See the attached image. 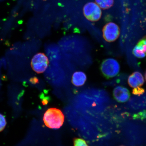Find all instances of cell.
Segmentation results:
<instances>
[{
	"label": "cell",
	"mask_w": 146,
	"mask_h": 146,
	"mask_svg": "<svg viewBox=\"0 0 146 146\" xmlns=\"http://www.w3.org/2000/svg\"><path fill=\"white\" fill-rule=\"evenodd\" d=\"M64 119V116L60 110L54 108L49 109L45 113L43 121L47 127L53 129L60 128Z\"/></svg>",
	"instance_id": "obj_1"
},
{
	"label": "cell",
	"mask_w": 146,
	"mask_h": 146,
	"mask_svg": "<svg viewBox=\"0 0 146 146\" xmlns=\"http://www.w3.org/2000/svg\"><path fill=\"white\" fill-rule=\"evenodd\" d=\"M119 64L116 60L109 58L104 60L101 64L100 69L104 75L108 78L115 77L120 71Z\"/></svg>",
	"instance_id": "obj_2"
},
{
	"label": "cell",
	"mask_w": 146,
	"mask_h": 146,
	"mask_svg": "<svg viewBox=\"0 0 146 146\" xmlns=\"http://www.w3.org/2000/svg\"><path fill=\"white\" fill-rule=\"evenodd\" d=\"M83 10L85 17L91 21H98L101 17V8L96 3L94 2L87 3L84 6Z\"/></svg>",
	"instance_id": "obj_3"
},
{
	"label": "cell",
	"mask_w": 146,
	"mask_h": 146,
	"mask_svg": "<svg viewBox=\"0 0 146 146\" xmlns=\"http://www.w3.org/2000/svg\"><path fill=\"white\" fill-rule=\"evenodd\" d=\"M49 64L48 58L42 53L35 55L32 60L31 66L33 70L38 74L44 72Z\"/></svg>",
	"instance_id": "obj_4"
},
{
	"label": "cell",
	"mask_w": 146,
	"mask_h": 146,
	"mask_svg": "<svg viewBox=\"0 0 146 146\" xmlns=\"http://www.w3.org/2000/svg\"><path fill=\"white\" fill-rule=\"evenodd\" d=\"M120 34L119 27L116 24L109 23L107 24L103 29L104 39L107 42H114L118 38Z\"/></svg>",
	"instance_id": "obj_5"
},
{
	"label": "cell",
	"mask_w": 146,
	"mask_h": 146,
	"mask_svg": "<svg viewBox=\"0 0 146 146\" xmlns=\"http://www.w3.org/2000/svg\"><path fill=\"white\" fill-rule=\"evenodd\" d=\"M114 97L117 101L120 103H125L129 99L130 93L125 87L118 86L115 88L113 91Z\"/></svg>",
	"instance_id": "obj_6"
},
{
	"label": "cell",
	"mask_w": 146,
	"mask_h": 146,
	"mask_svg": "<svg viewBox=\"0 0 146 146\" xmlns=\"http://www.w3.org/2000/svg\"><path fill=\"white\" fill-rule=\"evenodd\" d=\"M127 82L130 87L134 88L141 86L143 85L145 80L141 73L135 72L129 76L128 78Z\"/></svg>",
	"instance_id": "obj_7"
},
{
	"label": "cell",
	"mask_w": 146,
	"mask_h": 146,
	"mask_svg": "<svg viewBox=\"0 0 146 146\" xmlns=\"http://www.w3.org/2000/svg\"><path fill=\"white\" fill-rule=\"evenodd\" d=\"M133 54L139 58H143L146 56V36L138 42L133 50Z\"/></svg>",
	"instance_id": "obj_8"
},
{
	"label": "cell",
	"mask_w": 146,
	"mask_h": 146,
	"mask_svg": "<svg viewBox=\"0 0 146 146\" xmlns=\"http://www.w3.org/2000/svg\"><path fill=\"white\" fill-rule=\"evenodd\" d=\"M87 80L86 75L83 72H77L73 74L72 82L76 87L82 86L85 83Z\"/></svg>",
	"instance_id": "obj_9"
},
{
	"label": "cell",
	"mask_w": 146,
	"mask_h": 146,
	"mask_svg": "<svg viewBox=\"0 0 146 146\" xmlns=\"http://www.w3.org/2000/svg\"><path fill=\"white\" fill-rule=\"evenodd\" d=\"M96 3L103 9L110 8L113 5L114 0H95Z\"/></svg>",
	"instance_id": "obj_10"
},
{
	"label": "cell",
	"mask_w": 146,
	"mask_h": 146,
	"mask_svg": "<svg viewBox=\"0 0 146 146\" xmlns=\"http://www.w3.org/2000/svg\"><path fill=\"white\" fill-rule=\"evenodd\" d=\"M74 145L75 146H88L84 140L81 138H75L74 141Z\"/></svg>",
	"instance_id": "obj_11"
},
{
	"label": "cell",
	"mask_w": 146,
	"mask_h": 146,
	"mask_svg": "<svg viewBox=\"0 0 146 146\" xmlns=\"http://www.w3.org/2000/svg\"><path fill=\"white\" fill-rule=\"evenodd\" d=\"M145 92V89L140 87L134 88H133L132 90V94H133L138 96L143 94Z\"/></svg>",
	"instance_id": "obj_12"
},
{
	"label": "cell",
	"mask_w": 146,
	"mask_h": 146,
	"mask_svg": "<svg viewBox=\"0 0 146 146\" xmlns=\"http://www.w3.org/2000/svg\"><path fill=\"white\" fill-rule=\"evenodd\" d=\"M134 119H143L146 118V110H144L141 112L135 114L133 116Z\"/></svg>",
	"instance_id": "obj_13"
},
{
	"label": "cell",
	"mask_w": 146,
	"mask_h": 146,
	"mask_svg": "<svg viewBox=\"0 0 146 146\" xmlns=\"http://www.w3.org/2000/svg\"><path fill=\"white\" fill-rule=\"evenodd\" d=\"M7 122L5 117L0 114V132L2 131L6 126Z\"/></svg>",
	"instance_id": "obj_14"
},
{
	"label": "cell",
	"mask_w": 146,
	"mask_h": 146,
	"mask_svg": "<svg viewBox=\"0 0 146 146\" xmlns=\"http://www.w3.org/2000/svg\"><path fill=\"white\" fill-rule=\"evenodd\" d=\"M30 81L31 82H32V83L36 84L38 83V80L37 78L35 77L31 79Z\"/></svg>",
	"instance_id": "obj_15"
},
{
	"label": "cell",
	"mask_w": 146,
	"mask_h": 146,
	"mask_svg": "<svg viewBox=\"0 0 146 146\" xmlns=\"http://www.w3.org/2000/svg\"><path fill=\"white\" fill-rule=\"evenodd\" d=\"M145 80L146 81V72L145 73Z\"/></svg>",
	"instance_id": "obj_16"
}]
</instances>
